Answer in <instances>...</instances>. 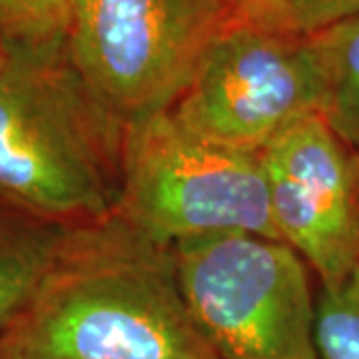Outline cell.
<instances>
[{"instance_id": "cell-10", "label": "cell", "mask_w": 359, "mask_h": 359, "mask_svg": "<svg viewBox=\"0 0 359 359\" xmlns=\"http://www.w3.org/2000/svg\"><path fill=\"white\" fill-rule=\"evenodd\" d=\"M72 0H0V48L6 56L66 48Z\"/></svg>"}, {"instance_id": "cell-6", "label": "cell", "mask_w": 359, "mask_h": 359, "mask_svg": "<svg viewBox=\"0 0 359 359\" xmlns=\"http://www.w3.org/2000/svg\"><path fill=\"white\" fill-rule=\"evenodd\" d=\"M320 68L308 36L233 20L170 108L194 136L262 154L297 120L320 114Z\"/></svg>"}, {"instance_id": "cell-5", "label": "cell", "mask_w": 359, "mask_h": 359, "mask_svg": "<svg viewBox=\"0 0 359 359\" xmlns=\"http://www.w3.org/2000/svg\"><path fill=\"white\" fill-rule=\"evenodd\" d=\"M233 20L222 0H72L66 52L128 124L178 102Z\"/></svg>"}, {"instance_id": "cell-4", "label": "cell", "mask_w": 359, "mask_h": 359, "mask_svg": "<svg viewBox=\"0 0 359 359\" xmlns=\"http://www.w3.org/2000/svg\"><path fill=\"white\" fill-rule=\"evenodd\" d=\"M182 295L222 359H318L309 266L282 240L226 231L172 245Z\"/></svg>"}, {"instance_id": "cell-3", "label": "cell", "mask_w": 359, "mask_h": 359, "mask_svg": "<svg viewBox=\"0 0 359 359\" xmlns=\"http://www.w3.org/2000/svg\"><path fill=\"white\" fill-rule=\"evenodd\" d=\"M116 216L170 248L226 231L280 240L262 156L202 140L170 110L126 124Z\"/></svg>"}, {"instance_id": "cell-11", "label": "cell", "mask_w": 359, "mask_h": 359, "mask_svg": "<svg viewBox=\"0 0 359 359\" xmlns=\"http://www.w3.org/2000/svg\"><path fill=\"white\" fill-rule=\"evenodd\" d=\"M318 359H359V266L316 299Z\"/></svg>"}, {"instance_id": "cell-7", "label": "cell", "mask_w": 359, "mask_h": 359, "mask_svg": "<svg viewBox=\"0 0 359 359\" xmlns=\"http://www.w3.org/2000/svg\"><path fill=\"white\" fill-rule=\"evenodd\" d=\"M269 212L321 287L359 266V154L320 114L297 120L262 152Z\"/></svg>"}, {"instance_id": "cell-2", "label": "cell", "mask_w": 359, "mask_h": 359, "mask_svg": "<svg viewBox=\"0 0 359 359\" xmlns=\"http://www.w3.org/2000/svg\"><path fill=\"white\" fill-rule=\"evenodd\" d=\"M124 130L66 48L8 56L0 68V198L70 228L112 218Z\"/></svg>"}, {"instance_id": "cell-15", "label": "cell", "mask_w": 359, "mask_h": 359, "mask_svg": "<svg viewBox=\"0 0 359 359\" xmlns=\"http://www.w3.org/2000/svg\"><path fill=\"white\" fill-rule=\"evenodd\" d=\"M0 359H4V358H0Z\"/></svg>"}, {"instance_id": "cell-8", "label": "cell", "mask_w": 359, "mask_h": 359, "mask_svg": "<svg viewBox=\"0 0 359 359\" xmlns=\"http://www.w3.org/2000/svg\"><path fill=\"white\" fill-rule=\"evenodd\" d=\"M70 231L0 198V335L39 292Z\"/></svg>"}, {"instance_id": "cell-14", "label": "cell", "mask_w": 359, "mask_h": 359, "mask_svg": "<svg viewBox=\"0 0 359 359\" xmlns=\"http://www.w3.org/2000/svg\"><path fill=\"white\" fill-rule=\"evenodd\" d=\"M6 62H8V56H6V52L0 48V68H4Z\"/></svg>"}, {"instance_id": "cell-1", "label": "cell", "mask_w": 359, "mask_h": 359, "mask_svg": "<svg viewBox=\"0 0 359 359\" xmlns=\"http://www.w3.org/2000/svg\"><path fill=\"white\" fill-rule=\"evenodd\" d=\"M0 358L222 359L182 295L174 250L116 214L72 228Z\"/></svg>"}, {"instance_id": "cell-9", "label": "cell", "mask_w": 359, "mask_h": 359, "mask_svg": "<svg viewBox=\"0 0 359 359\" xmlns=\"http://www.w3.org/2000/svg\"><path fill=\"white\" fill-rule=\"evenodd\" d=\"M308 39L320 68V116L359 154V14Z\"/></svg>"}, {"instance_id": "cell-13", "label": "cell", "mask_w": 359, "mask_h": 359, "mask_svg": "<svg viewBox=\"0 0 359 359\" xmlns=\"http://www.w3.org/2000/svg\"><path fill=\"white\" fill-rule=\"evenodd\" d=\"M222 2L230 8L236 20L276 32H294L285 0H222Z\"/></svg>"}, {"instance_id": "cell-12", "label": "cell", "mask_w": 359, "mask_h": 359, "mask_svg": "<svg viewBox=\"0 0 359 359\" xmlns=\"http://www.w3.org/2000/svg\"><path fill=\"white\" fill-rule=\"evenodd\" d=\"M295 34L311 36L359 14V0H285Z\"/></svg>"}]
</instances>
